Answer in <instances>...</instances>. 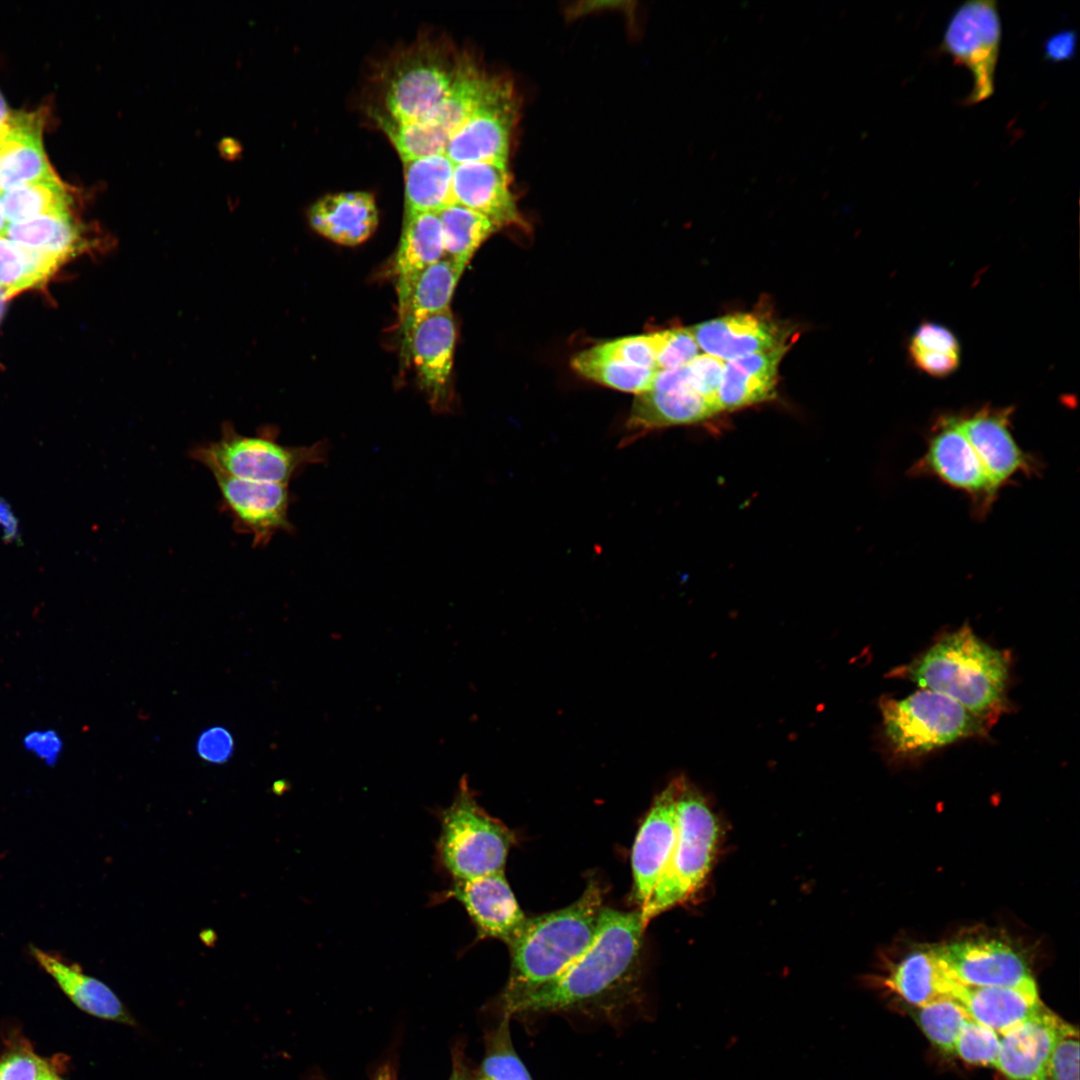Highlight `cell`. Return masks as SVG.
<instances>
[{"label": "cell", "mask_w": 1080, "mask_h": 1080, "mask_svg": "<svg viewBox=\"0 0 1080 1080\" xmlns=\"http://www.w3.org/2000/svg\"><path fill=\"white\" fill-rule=\"evenodd\" d=\"M645 928L640 910L603 907L589 948L554 979L502 1002L504 1014L617 1010L639 979Z\"/></svg>", "instance_id": "1"}, {"label": "cell", "mask_w": 1080, "mask_h": 1080, "mask_svg": "<svg viewBox=\"0 0 1080 1080\" xmlns=\"http://www.w3.org/2000/svg\"><path fill=\"white\" fill-rule=\"evenodd\" d=\"M1009 657L964 625L894 674L945 695L990 726L1007 710Z\"/></svg>", "instance_id": "2"}, {"label": "cell", "mask_w": 1080, "mask_h": 1080, "mask_svg": "<svg viewBox=\"0 0 1080 1080\" xmlns=\"http://www.w3.org/2000/svg\"><path fill=\"white\" fill-rule=\"evenodd\" d=\"M603 909L600 887L590 882L573 904L527 918L508 945L511 971L502 1002L558 976L593 943Z\"/></svg>", "instance_id": "3"}, {"label": "cell", "mask_w": 1080, "mask_h": 1080, "mask_svg": "<svg viewBox=\"0 0 1080 1080\" xmlns=\"http://www.w3.org/2000/svg\"><path fill=\"white\" fill-rule=\"evenodd\" d=\"M676 779V839L660 879L640 908L645 926L701 887L718 843V822L707 801L684 777Z\"/></svg>", "instance_id": "4"}, {"label": "cell", "mask_w": 1080, "mask_h": 1080, "mask_svg": "<svg viewBox=\"0 0 1080 1080\" xmlns=\"http://www.w3.org/2000/svg\"><path fill=\"white\" fill-rule=\"evenodd\" d=\"M439 819L436 856L453 881L504 872L513 834L478 804L466 777Z\"/></svg>", "instance_id": "5"}, {"label": "cell", "mask_w": 1080, "mask_h": 1080, "mask_svg": "<svg viewBox=\"0 0 1080 1080\" xmlns=\"http://www.w3.org/2000/svg\"><path fill=\"white\" fill-rule=\"evenodd\" d=\"M883 732L895 755L914 757L964 738L983 736L991 726L955 700L921 689L905 698L880 701Z\"/></svg>", "instance_id": "6"}, {"label": "cell", "mask_w": 1080, "mask_h": 1080, "mask_svg": "<svg viewBox=\"0 0 1080 1080\" xmlns=\"http://www.w3.org/2000/svg\"><path fill=\"white\" fill-rule=\"evenodd\" d=\"M322 450L320 444L311 447L281 445L271 427H263L255 435H243L232 423L224 422L218 440L193 447L189 456L212 474L287 485L304 466L319 462Z\"/></svg>", "instance_id": "7"}, {"label": "cell", "mask_w": 1080, "mask_h": 1080, "mask_svg": "<svg viewBox=\"0 0 1080 1080\" xmlns=\"http://www.w3.org/2000/svg\"><path fill=\"white\" fill-rule=\"evenodd\" d=\"M496 78L460 59L447 95L424 119L407 124L381 116L377 120L402 161L444 153L451 136L485 99Z\"/></svg>", "instance_id": "8"}, {"label": "cell", "mask_w": 1080, "mask_h": 1080, "mask_svg": "<svg viewBox=\"0 0 1080 1080\" xmlns=\"http://www.w3.org/2000/svg\"><path fill=\"white\" fill-rule=\"evenodd\" d=\"M1001 39L995 0L964 1L948 19L938 52L949 55L972 76V89L963 104H978L993 96Z\"/></svg>", "instance_id": "9"}, {"label": "cell", "mask_w": 1080, "mask_h": 1080, "mask_svg": "<svg viewBox=\"0 0 1080 1080\" xmlns=\"http://www.w3.org/2000/svg\"><path fill=\"white\" fill-rule=\"evenodd\" d=\"M458 61L433 48H420L403 57L390 73L384 88L381 116L396 123L424 119L447 95Z\"/></svg>", "instance_id": "10"}, {"label": "cell", "mask_w": 1080, "mask_h": 1080, "mask_svg": "<svg viewBox=\"0 0 1080 1080\" xmlns=\"http://www.w3.org/2000/svg\"><path fill=\"white\" fill-rule=\"evenodd\" d=\"M519 110L509 80L497 77L491 90L451 136L444 154L452 163L506 162Z\"/></svg>", "instance_id": "11"}, {"label": "cell", "mask_w": 1080, "mask_h": 1080, "mask_svg": "<svg viewBox=\"0 0 1080 1080\" xmlns=\"http://www.w3.org/2000/svg\"><path fill=\"white\" fill-rule=\"evenodd\" d=\"M912 473L935 476L952 488L965 492L980 515L990 509L998 493L955 416H944L936 422L928 439L927 450L913 466Z\"/></svg>", "instance_id": "12"}, {"label": "cell", "mask_w": 1080, "mask_h": 1080, "mask_svg": "<svg viewBox=\"0 0 1080 1080\" xmlns=\"http://www.w3.org/2000/svg\"><path fill=\"white\" fill-rule=\"evenodd\" d=\"M944 972L972 987L1035 986L1023 956L1011 945L989 938H966L932 947Z\"/></svg>", "instance_id": "13"}, {"label": "cell", "mask_w": 1080, "mask_h": 1080, "mask_svg": "<svg viewBox=\"0 0 1080 1080\" xmlns=\"http://www.w3.org/2000/svg\"><path fill=\"white\" fill-rule=\"evenodd\" d=\"M720 412L718 405L690 384L686 366L659 370L652 388L636 395L626 421L627 439L653 430L702 422Z\"/></svg>", "instance_id": "14"}, {"label": "cell", "mask_w": 1080, "mask_h": 1080, "mask_svg": "<svg viewBox=\"0 0 1080 1080\" xmlns=\"http://www.w3.org/2000/svg\"><path fill=\"white\" fill-rule=\"evenodd\" d=\"M221 494L220 506L238 533L252 536L254 547L267 545L273 535L292 529L288 519L286 484L264 483L213 473Z\"/></svg>", "instance_id": "15"}, {"label": "cell", "mask_w": 1080, "mask_h": 1080, "mask_svg": "<svg viewBox=\"0 0 1080 1080\" xmlns=\"http://www.w3.org/2000/svg\"><path fill=\"white\" fill-rule=\"evenodd\" d=\"M1013 408H982L958 417L959 426L992 484L999 489L1015 475L1032 474L1036 463L1016 443L1010 431Z\"/></svg>", "instance_id": "16"}, {"label": "cell", "mask_w": 1080, "mask_h": 1080, "mask_svg": "<svg viewBox=\"0 0 1080 1080\" xmlns=\"http://www.w3.org/2000/svg\"><path fill=\"white\" fill-rule=\"evenodd\" d=\"M676 795L677 779H674L656 796L633 845V897L640 908L651 896L675 843Z\"/></svg>", "instance_id": "17"}, {"label": "cell", "mask_w": 1080, "mask_h": 1080, "mask_svg": "<svg viewBox=\"0 0 1080 1080\" xmlns=\"http://www.w3.org/2000/svg\"><path fill=\"white\" fill-rule=\"evenodd\" d=\"M456 325L449 309L419 321L404 340L420 384L434 408H446L456 345Z\"/></svg>", "instance_id": "18"}, {"label": "cell", "mask_w": 1080, "mask_h": 1080, "mask_svg": "<svg viewBox=\"0 0 1080 1080\" xmlns=\"http://www.w3.org/2000/svg\"><path fill=\"white\" fill-rule=\"evenodd\" d=\"M442 897L454 898L463 905L480 938H495L509 945L527 920L504 872L453 881Z\"/></svg>", "instance_id": "19"}, {"label": "cell", "mask_w": 1080, "mask_h": 1080, "mask_svg": "<svg viewBox=\"0 0 1080 1080\" xmlns=\"http://www.w3.org/2000/svg\"><path fill=\"white\" fill-rule=\"evenodd\" d=\"M1066 1022L1042 1006L1000 1037L996 1063L1009 1080H1040Z\"/></svg>", "instance_id": "20"}, {"label": "cell", "mask_w": 1080, "mask_h": 1080, "mask_svg": "<svg viewBox=\"0 0 1080 1080\" xmlns=\"http://www.w3.org/2000/svg\"><path fill=\"white\" fill-rule=\"evenodd\" d=\"M452 194L455 203L484 215L499 228L524 225L510 189L506 162L455 164Z\"/></svg>", "instance_id": "21"}, {"label": "cell", "mask_w": 1080, "mask_h": 1080, "mask_svg": "<svg viewBox=\"0 0 1080 1080\" xmlns=\"http://www.w3.org/2000/svg\"><path fill=\"white\" fill-rule=\"evenodd\" d=\"M701 351L724 362L786 344L787 334L772 320L735 313L690 327Z\"/></svg>", "instance_id": "22"}, {"label": "cell", "mask_w": 1080, "mask_h": 1080, "mask_svg": "<svg viewBox=\"0 0 1080 1080\" xmlns=\"http://www.w3.org/2000/svg\"><path fill=\"white\" fill-rule=\"evenodd\" d=\"M30 953L81 1011L102 1020L137 1026L136 1019L116 993L104 982L85 974L78 963L34 945L30 946Z\"/></svg>", "instance_id": "23"}, {"label": "cell", "mask_w": 1080, "mask_h": 1080, "mask_svg": "<svg viewBox=\"0 0 1080 1080\" xmlns=\"http://www.w3.org/2000/svg\"><path fill=\"white\" fill-rule=\"evenodd\" d=\"M7 121L0 149V193L54 173L42 143L45 111L9 114Z\"/></svg>", "instance_id": "24"}, {"label": "cell", "mask_w": 1080, "mask_h": 1080, "mask_svg": "<svg viewBox=\"0 0 1080 1080\" xmlns=\"http://www.w3.org/2000/svg\"><path fill=\"white\" fill-rule=\"evenodd\" d=\"M314 231L344 246L366 241L378 225V210L372 194L363 191L329 194L308 211Z\"/></svg>", "instance_id": "25"}, {"label": "cell", "mask_w": 1080, "mask_h": 1080, "mask_svg": "<svg viewBox=\"0 0 1080 1080\" xmlns=\"http://www.w3.org/2000/svg\"><path fill=\"white\" fill-rule=\"evenodd\" d=\"M949 997L969 1016L1001 1035L1037 1012L1041 1003L1036 985L1029 987H972L951 978Z\"/></svg>", "instance_id": "26"}, {"label": "cell", "mask_w": 1080, "mask_h": 1080, "mask_svg": "<svg viewBox=\"0 0 1080 1080\" xmlns=\"http://www.w3.org/2000/svg\"><path fill=\"white\" fill-rule=\"evenodd\" d=\"M788 344L725 362L717 393L720 411H733L773 399L779 363Z\"/></svg>", "instance_id": "27"}, {"label": "cell", "mask_w": 1080, "mask_h": 1080, "mask_svg": "<svg viewBox=\"0 0 1080 1080\" xmlns=\"http://www.w3.org/2000/svg\"><path fill=\"white\" fill-rule=\"evenodd\" d=\"M444 258L441 223L436 212H405L394 258L398 297L423 270Z\"/></svg>", "instance_id": "28"}, {"label": "cell", "mask_w": 1080, "mask_h": 1080, "mask_svg": "<svg viewBox=\"0 0 1080 1080\" xmlns=\"http://www.w3.org/2000/svg\"><path fill=\"white\" fill-rule=\"evenodd\" d=\"M465 269L444 257L419 273L398 297L404 340L422 319L449 309Z\"/></svg>", "instance_id": "29"}, {"label": "cell", "mask_w": 1080, "mask_h": 1080, "mask_svg": "<svg viewBox=\"0 0 1080 1080\" xmlns=\"http://www.w3.org/2000/svg\"><path fill=\"white\" fill-rule=\"evenodd\" d=\"M405 212H439L455 203L452 194L454 164L444 154L403 160Z\"/></svg>", "instance_id": "30"}, {"label": "cell", "mask_w": 1080, "mask_h": 1080, "mask_svg": "<svg viewBox=\"0 0 1080 1080\" xmlns=\"http://www.w3.org/2000/svg\"><path fill=\"white\" fill-rule=\"evenodd\" d=\"M83 233L71 212H66L8 223L5 236L22 247L47 252L66 261L90 247V240Z\"/></svg>", "instance_id": "31"}, {"label": "cell", "mask_w": 1080, "mask_h": 1080, "mask_svg": "<svg viewBox=\"0 0 1080 1080\" xmlns=\"http://www.w3.org/2000/svg\"><path fill=\"white\" fill-rule=\"evenodd\" d=\"M951 978L940 966L932 948L908 954L892 970L886 985L908 1003L925 1006L949 997Z\"/></svg>", "instance_id": "32"}, {"label": "cell", "mask_w": 1080, "mask_h": 1080, "mask_svg": "<svg viewBox=\"0 0 1080 1080\" xmlns=\"http://www.w3.org/2000/svg\"><path fill=\"white\" fill-rule=\"evenodd\" d=\"M444 257L466 268L475 252L499 227L484 215L458 203L441 209Z\"/></svg>", "instance_id": "33"}, {"label": "cell", "mask_w": 1080, "mask_h": 1080, "mask_svg": "<svg viewBox=\"0 0 1080 1080\" xmlns=\"http://www.w3.org/2000/svg\"><path fill=\"white\" fill-rule=\"evenodd\" d=\"M570 365L591 381L635 395L649 391L658 372L619 360L601 351L597 345L575 354Z\"/></svg>", "instance_id": "34"}, {"label": "cell", "mask_w": 1080, "mask_h": 1080, "mask_svg": "<svg viewBox=\"0 0 1080 1080\" xmlns=\"http://www.w3.org/2000/svg\"><path fill=\"white\" fill-rule=\"evenodd\" d=\"M71 202L70 194L55 173L0 193L8 223L70 212Z\"/></svg>", "instance_id": "35"}, {"label": "cell", "mask_w": 1080, "mask_h": 1080, "mask_svg": "<svg viewBox=\"0 0 1080 1080\" xmlns=\"http://www.w3.org/2000/svg\"><path fill=\"white\" fill-rule=\"evenodd\" d=\"M64 262L55 255L22 247L0 236V289L7 299L39 286Z\"/></svg>", "instance_id": "36"}, {"label": "cell", "mask_w": 1080, "mask_h": 1080, "mask_svg": "<svg viewBox=\"0 0 1080 1080\" xmlns=\"http://www.w3.org/2000/svg\"><path fill=\"white\" fill-rule=\"evenodd\" d=\"M510 1016L504 1014L486 1038V1050L473 1080H532L513 1046Z\"/></svg>", "instance_id": "37"}, {"label": "cell", "mask_w": 1080, "mask_h": 1080, "mask_svg": "<svg viewBox=\"0 0 1080 1080\" xmlns=\"http://www.w3.org/2000/svg\"><path fill=\"white\" fill-rule=\"evenodd\" d=\"M971 1017L951 997H941L919 1007L917 1021L927 1038L946 1053H953L959 1032Z\"/></svg>", "instance_id": "38"}, {"label": "cell", "mask_w": 1080, "mask_h": 1080, "mask_svg": "<svg viewBox=\"0 0 1080 1080\" xmlns=\"http://www.w3.org/2000/svg\"><path fill=\"white\" fill-rule=\"evenodd\" d=\"M999 1045V1034L970 1018L957 1036L953 1053L967 1063L995 1068Z\"/></svg>", "instance_id": "39"}, {"label": "cell", "mask_w": 1080, "mask_h": 1080, "mask_svg": "<svg viewBox=\"0 0 1080 1080\" xmlns=\"http://www.w3.org/2000/svg\"><path fill=\"white\" fill-rule=\"evenodd\" d=\"M55 1063L38 1055L24 1039H16L0 1056V1080H39Z\"/></svg>", "instance_id": "40"}, {"label": "cell", "mask_w": 1080, "mask_h": 1080, "mask_svg": "<svg viewBox=\"0 0 1080 1080\" xmlns=\"http://www.w3.org/2000/svg\"><path fill=\"white\" fill-rule=\"evenodd\" d=\"M660 339L661 331L645 335L621 337L597 346L604 353L626 363L658 370L656 357Z\"/></svg>", "instance_id": "41"}, {"label": "cell", "mask_w": 1080, "mask_h": 1080, "mask_svg": "<svg viewBox=\"0 0 1080 1080\" xmlns=\"http://www.w3.org/2000/svg\"><path fill=\"white\" fill-rule=\"evenodd\" d=\"M700 351L690 328L663 330L656 357L657 369L683 367L701 354Z\"/></svg>", "instance_id": "42"}, {"label": "cell", "mask_w": 1080, "mask_h": 1080, "mask_svg": "<svg viewBox=\"0 0 1080 1080\" xmlns=\"http://www.w3.org/2000/svg\"><path fill=\"white\" fill-rule=\"evenodd\" d=\"M1048 1080H1079V1036L1076 1028L1066 1023L1059 1036L1046 1069Z\"/></svg>", "instance_id": "43"}, {"label": "cell", "mask_w": 1080, "mask_h": 1080, "mask_svg": "<svg viewBox=\"0 0 1080 1080\" xmlns=\"http://www.w3.org/2000/svg\"><path fill=\"white\" fill-rule=\"evenodd\" d=\"M724 365L723 360L705 353L699 354L686 365L692 387L716 404Z\"/></svg>", "instance_id": "44"}, {"label": "cell", "mask_w": 1080, "mask_h": 1080, "mask_svg": "<svg viewBox=\"0 0 1080 1080\" xmlns=\"http://www.w3.org/2000/svg\"><path fill=\"white\" fill-rule=\"evenodd\" d=\"M909 349L960 354L959 342L946 327L936 323H923L914 332Z\"/></svg>", "instance_id": "45"}, {"label": "cell", "mask_w": 1080, "mask_h": 1080, "mask_svg": "<svg viewBox=\"0 0 1080 1080\" xmlns=\"http://www.w3.org/2000/svg\"><path fill=\"white\" fill-rule=\"evenodd\" d=\"M233 749L234 741L231 733L220 726L211 727L201 733L196 745L199 756L203 760L215 764H221L229 760Z\"/></svg>", "instance_id": "46"}, {"label": "cell", "mask_w": 1080, "mask_h": 1080, "mask_svg": "<svg viewBox=\"0 0 1080 1080\" xmlns=\"http://www.w3.org/2000/svg\"><path fill=\"white\" fill-rule=\"evenodd\" d=\"M23 746L47 766H54L63 751L64 743L57 731L46 729L27 733L23 737Z\"/></svg>", "instance_id": "47"}, {"label": "cell", "mask_w": 1080, "mask_h": 1080, "mask_svg": "<svg viewBox=\"0 0 1080 1080\" xmlns=\"http://www.w3.org/2000/svg\"><path fill=\"white\" fill-rule=\"evenodd\" d=\"M1078 32L1064 28L1049 35L1043 42L1042 55L1050 63L1072 61L1077 54Z\"/></svg>", "instance_id": "48"}, {"label": "cell", "mask_w": 1080, "mask_h": 1080, "mask_svg": "<svg viewBox=\"0 0 1080 1080\" xmlns=\"http://www.w3.org/2000/svg\"><path fill=\"white\" fill-rule=\"evenodd\" d=\"M914 364L930 376L944 377L959 366L960 354L909 349Z\"/></svg>", "instance_id": "49"}, {"label": "cell", "mask_w": 1080, "mask_h": 1080, "mask_svg": "<svg viewBox=\"0 0 1080 1080\" xmlns=\"http://www.w3.org/2000/svg\"><path fill=\"white\" fill-rule=\"evenodd\" d=\"M0 528L7 542H14L20 537L19 522L7 501L0 498Z\"/></svg>", "instance_id": "50"}, {"label": "cell", "mask_w": 1080, "mask_h": 1080, "mask_svg": "<svg viewBox=\"0 0 1080 1080\" xmlns=\"http://www.w3.org/2000/svg\"><path fill=\"white\" fill-rule=\"evenodd\" d=\"M448 1080H473V1076L465 1061L462 1049L455 1048L452 1056V1071Z\"/></svg>", "instance_id": "51"}, {"label": "cell", "mask_w": 1080, "mask_h": 1080, "mask_svg": "<svg viewBox=\"0 0 1080 1080\" xmlns=\"http://www.w3.org/2000/svg\"><path fill=\"white\" fill-rule=\"evenodd\" d=\"M219 150L226 159H234L240 153V144L232 138L222 139Z\"/></svg>", "instance_id": "52"}, {"label": "cell", "mask_w": 1080, "mask_h": 1080, "mask_svg": "<svg viewBox=\"0 0 1080 1080\" xmlns=\"http://www.w3.org/2000/svg\"><path fill=\"white\" fill-rule=\"evenodd\" d=\"M39 1080H64L55 1068V1064L43 1073Z\"/></svg>", "instance_id": "53"}, {"label": "cell", "mask_w": 1080, "mask_h": 1080, "mask_svg": "<svg viewBox=\"0 0 1080 1080\" xmlns=\"http://www.w3.org/2000/svg\"><path fill=\"white\" fill-rule=\"evenodd\" d=\"M8 116H9V112H8L6 103H5L2 95L0 94V125L7 119Z\"/></svg>", "instance_id": "54"}, {"label": "cell", "mask_w": 1080, "mask_h": 1080, "mask_svg": "<svg viewBox=\"0 0 1080 1080\" xmlns=\"http://www.w3.org/2000/svg\"><path fill=\"white\" fill-rule=\"evenodd\" d=\"M8 226V222L4 216L2 206L0 204V236H5V232Z\"/></svg>", "instance_id": "55"}, {"label": "cell", "mask_w": 1080, "mask_h": 1080, "mask_svg": "<svg viewBox=\"0 0 1080 1080\" xmlns=\"http://www.w3.org/2000/svg\"><path fill=\"white\" fill-rule=\"evenodd\" d=\"M7 118H8V117H7ZM8 129H9V126H8V121H7V119H6V120H5V121H4V122H3V123H2L1 125H0V149H1L2 145H3V143H4V140H5V137H6V135H7Z\"/></svg>", "instance_id": "56"}, {"label": "cell", "mask_w": 1080, "mask_h": 1080, "mask_svg": "<svg viewBox=\"0 0 1080 1080\" xmlns=\"http://www.w3.org/2000/svg\"><path fill=\"white\" fill-rule=\"evenodd\" d=\"M374 1080H392L390 1071H386V1070L382 1071L381 1073H379L377 1075V1077Z\"/></svg>", "instance_id": "57"}, {"label": "cell", "mask_w": 1080, "mask_h": 1080, "mask_svg": "<svg viewBox=\"0 0 1080 1080\" xmlns=\"http://www.w3.org/2000/svg\"><path fill=\"white\" fill-rule=\"evenodd\" d=\"M5 300H6V298H5V294H4V292L2 291V289H0V302H4Z\"/></svg>", "instance_id": "58"}, {"label": "cell", "mask_w": 1080, "mask_h": 1080, "mask_svg": "<svg viewBox=\"0 0 1080 1080\" xmlns=\"http://www.w3.org/2000/svg\"><path fill=\"white\" fill-rule=\"evenodd\" d=\"M3 303L4 302H0V318H1V315L3 313V305H4Z\"/></svg>", "instance_id": "59"}, {"label": "cell", "mask_w": 1080, "mask_h": 1080, "mask_svg": "<svg viewBox=\"0 0 1080 1080\" xmlns=\"http://www.w3.org/2000/svg\"><path fill=\"white\" fill-rule=\"evenodd\" d=\"M1040 1080H1048V1079H1047V1078H1044V1079H1040Z\"/></svg>", "instance_id": "60"}]
</instances>
